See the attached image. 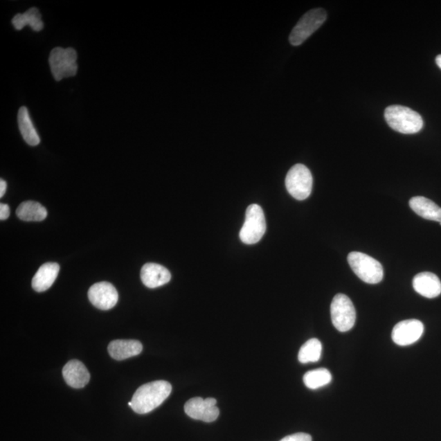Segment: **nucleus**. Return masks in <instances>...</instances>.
<instances>
[{
	"instance_id": "obj_23",
	"label": "nucleus",
	"mask_w": 441,
	"mask_h": 441,
	"mask_svg": "<svg viewBox=\"0 0 441 441\" xmlns=\"http://www.w3.org/2000/svg\"><path fill=\"white\" fill-rule=\"evenodd\" d=\"M280 441H312V438L309 434L300 433L285 436Z\"/></svg>"
},
{
	"instance_id": "obj_8",
	"label": "nucleus",
	"mask_w": 441,
	"mask_h": 441,
	"mask_svg": "<svg viewBox=\"0 0 441 441\" xmlns=\"http://www.w3.org/2000/svg\"><path fill=\"white\" fill-rule=\"evenodd\" d=\"M330 312L332 322L339 331L348 332L353 328L357 318L356 309L347 295H336L331 303Z\"/></svg>"
},
{
	"instance_id": "obj_22",
	"label": "nucleus",
	"mask_w": 441,
	"mask_h": 441,
	"mask_svg": "<svg viewBox=\"0 0 441 441\" xmlns=\"http://www.w3.org/2000/svg\"><path fill=\"white\" fill-rule=\"evenodd\" d=\"M332 375L328 370L318 369L309 371L303 377V381L309 389L316 390L331 383Z\"/></svg>"
},
{
	"instance_id": "obj_27",
	"label": "nucleus",
	"mask_w": 441,
	"mask_h": 441,
	"mask_svg": "<svg viewBox=\"0 0 441 441\" xmlns=\"http://www.w3.org/2000/svg\"><path fill=\"white\" fill-rule=\"evenodd\" d=\"M440 226H441V222H440Z\"/></svg>"
},
{
	"instance_id": "obj_26",
	"label": "nucleus",
	"mask_w": 441,
	"mask_h": 441,
	"mask_svg": "<svg viewBox=\"0 0 441 441\" xmlns=\"http://www.w3.org/2000/svg\"><path fill=\"white\" fill-rule=\"evenodd\" d=\"M435 62L436 64H438V66L441 69V54L440 55H438V57H436L435 58Z\"/></svg>"
},
{
	"instance_id": "obj_25",
	"label": "nucleus",
	"mask_w": 441,
	"mask_h": 441,
	"mask_svg": "<svg viewBox=\"0 0 441 441\" xmlns=\"http://www.w3.org/2000/svg\"><path fill=\"white\" fill-rule=\"evenodd\" d=\"M7 183L6 181L1 179L0 180V197H3L6 192Z\"/></svg>"
},
{
	"instance_id": "obj_16",
	"label": "nucleus",
	"mask_w": 441,
	"mask_h": 441,
	"mask_svg": "<svg viewBox=\"0 0 441 441\" xmlns=\"http://www.w3.org/2000/svg\"><path fill=\"white\" fill-rule=\"evenodd\" d=\"M60 266L55 262H48L41 266L33 279V288L36 292H44L51 288L55 282Z\"/></svg>"
},
{
	"instance_id": "obj_24",
	"label": "nucleus",
	"mask_w": 441,
	"mask_h": 441,
	"mask_svg": "<svg viewBox=\"0 0 441 441\" xmlns=\"http://www.w3.org/2000/svg\"><path fill=\"white\" fill-rule=\"evenodd\" d=\"M10 215V209L6 204H0V219L2 221L8 219Z\"/></svg>"
},
{
	"instance_id": "obj_2",
	"label": "nucleus",
	"mask_w": 441,
	"mask_h": 441,
	"mask_svg": "<svg viewBox=\"0 0 441 441\" xmlns=\"http://www.w3.org/2000/svg\"><path fill=\"white\" fill-rule=\"evenodd\" d=\"M385 119L393 130L404 134H413L424 127V120L411 108L394 105L385 110Z\"/></svg>"
},
{
	"instance_id": "obj_12",
	"label": "nucleus",
	"mask_w": 441,
	"mask_h": 441,
	"mask_svg": "<svg viewBox=\"0 0 441 441\" xmlns=\"http://www.w3.org/2000/svg\"><path fill=\"white\" fill-rule=\"evenodd\" d=\"M141 279L147 288L154 289L169 283L171 274L165 267L156 263H147L141 270Z\"/></svg>"
},
{
	"instance_id": "obj_7",
	"label": "nucleus",
	"mask_w": 441,
	"mask_h": 441,
	"mask_svg": "<svg viewBox=\"0 0 441 441\" xmlns=\"http://www.w3.org/2000/svg\"><path fill=\"white\" fill-rule=\"evenodd\" d=\"M325 9L315 8L307 12L298 22L289 35V42L294 46H298L304 41L320 28L326 21Z\"/></svg>"
},
{
	"instance_id": "obj_9",
	"label": "nucleus",
	"mask_w": 441,
	"mask_h": 441,
	"mask_svg": "<svg viewBox=\"0 0 441 441\" xmlns=\"http://www.w3.org/2000/svg\"><path fill=\"white\" fill-rule=\"evenodd\" d=\"M216 404L217 401L215 398L195 397L186 403L185 413L195 420L206 422H215L220 413Z\"/></svg>"
},
{
	"instance_id": "obj_10",
	"label": "nucleus",
	"mask_w": 441,
	"mask_h": 441,
	"mask_svg": "<svg viewBox=\"0 0 441 441\" xmlns=\"http://www.w3.org/2000/svg\"><path fill=\"white\" fill-rule=\"evenodd\" d=\"M88 296L91 303L102 311L110 310L119 299L116 289L108 282H100L91 286Z\"/></svg>"
},
{
	"instance_id": "obj_19",
	"label": "nucleus",
	"mask_w": 441,
	"mask_h": 441,
	"mask_svg": "<svg viewBox=\"0 0 441 441\" xmlns=\"http://www.w3.org/2000/svg\"><path fill=\"white\" fill-rule=\"evenodd\" d=\"M12 24L17 30L24 29L26 26H30L35 31L44 29L42 17L37 8H31L24 13H18L12 18Z\"/></svg>"
},
{
	"instance_id": "obj_15",
	"label": "nucleus",
	"mask_w": 441,
	"mask_h": 441,
	"mask_svg": "<svg viewBox=\"0 0 441 441\" xmlns=\"http://www.w3.org/2000/svg\"><path fill=\"white\" fill-rule=\"evenodd\" d=\"M143 352V344L136 340H115L108 345V352L116 361L138 356Z\"/></svg>"
},
{
	"instance_id": "obj_6",
	"label": "nucleus",
	"mask_w": 441,
	"mask_h": 441,
	"mask_svg": "<svg viewBox=\"0 0 441 441\" xmlns=\"http://www.w3.org/2000/svg\"><path fill=\"white\" fill-rule=\"evenodd\" d=\"M289 193L298 201H304L310 197L313 186L312 172L305 165L298 163L289 170L285 179Z\"/></svg>"
},
{
	"instance_id": "obj_18",
	"label": "nucleus",
	"mask_w": 441,
	"mask_h": 441,
	"mask_svg": "<svg viewBox=\"0 0 441 441\" xmlns=\"http://www.w3.org/2000/svg\"><path fill=\"white\" fill-rule=\"evenodd\" d=\"M18 126L22 138L31 147H35L40 143V138L30 116L28 109L22 107L19 109L17 116Z\"/></svg>"
},
{
	"instance_id": "obj_13",
	"label": "nucleus",
	"mask_w": 441,
	"mask_h": 441,
	"mask_svg": "<svg viewBox=\"0 0 441 441\" xmlns=\"http://www.w3.org/2000/svg\"><path fill=\"white\" fill-rule=\"evenodd\" d=\"M62 375L66 383L73 388H83L90 380L89 372L83 363L72 360L63 368Z\"/></svg>"
},
{
	"instance_id": "obj_20",
	"label": "nucleus",
	"mask_w": 441,
	"mask_h": 441,
	"mask_svg": "<svg viewBox=\"0 0 441 441\" xmlns=\"http://www.w3.org/2000/svg\"><path fill=\"white\" fill-rule=\"evenodd\" d=\"M17 215L22 221L41 222L48 216V212L42 204L35 201L21 203L17 209Z\"/></svg>"
},
{
	"instance_id": "obj_21",
	"label": "nucleus",
	"mask_w": 441,
	"mask_h": 441,
	"mask_svg": "<svg viewBox=\"0 0 441 441\" xmlns=\"http://www.w3.org/2000/svg\"><path fill=\"white\" fill-rule=\"evenodd\" d=\"M322 352V344L319 340L312 339L303 345L298 353V361L302 363L317 362Z\"/></svg>"
},
{
	"instance_id": "obj_17",
	"label": "nucleus",
	"mask_w": 441,
	"mask_h": 441,
	"mask_svg": "<svg viewBox=\"0 0 441 441\" xmlns=\"http://www.w3.org/2000/svg\"><path fill=\"white\" fill-rule=\"evenodd\" d=\"M409 206L418 216L426 220L441 222V208L431 199L422 197H413L409 201Z\"/></svg>"
},
{
	"instance_id": "obj_5",
	"label": "nucleus",
	"mask_w": 441,
	"mask_h": 441,
	"mask_svg": "<svg viewBox=\"0 0 441 441\" xmlns=\"http://www.w3.org/2000/svg\"><path fill=\"white\" fill-rule=\"evenodd\" d=\"M49 65L57 81L75 76L78 71L77 53L74 48L57 47L52 50L49 56Z\"/></svg>"
},
{
	"instance_id": "obj_14",
	"label": "nucleus",
	"mask_w": 441,
	"mask_h": 441,
	"mask_svg": "<svg viewBox=\"0 0 441 441\" xmlns=\"http://www.w3.org/2000/svg\"><path fill=\"white\" fill-rule=\"evenodd\" d=\"M413 289L417 294L427 298H435L441 294L439 277L431 272H421L413 280Z\"/></svg>"
},
{
	"instance_id": "obj_4",
	"label": "nucleus",
	"mask_w": 441,
	"mask_h": 441,
	"mask_svg": "<svg viewBox=\"0 0 441 441\" xmlns=\"http://www.w3.org/2000/svg\"><path fill=\"white\" fill-rule=\"evenodd\" d=\"M267 224L264 212L258 204H251L245 213L244 224L240 231V238L243 243L254 244L264 235Z\"/></svg>"
},
{
	"instance_id": "obj_1",
	"label": "nucleus",
	"mask_w": 441,
	"mask_h": 441,
	"mask_svg": "<svg viewBox=\"0 0 441 441\" xmlns=\"http://www.w3.org/2000/svg\"><path fill=\"white\" fill-rule=\"evenodd\" d=\"M172 385L167 381H154L141 386L132 399V408L139 415L154 411L170 397Z\"/></svg>"
},
{
	"instance_id": "obj_11",
	"label": "nucleus",
	"mask_w": 441,
	"mask_h": 441,
	"mask_svg": "<svg viewBox=\"0 0 441 441\" xmlns=\"http://www.w3.org/2000/svg\"><path fill=\"white\" fill-rule=\"evenodd\" d=\"M424 332V325L420 321L407 320L395 325L392 337L395 344L404 347L417 342Z\"/></svg>"
},
{
	"instance_id": "obj_3",
	"label": "nucleus",
	"mask_w": 441,
	"mask_h": 441,
	"mask_svg": "<svg viewBox=\"0 0 441 441\" xmlns=\"http://www.w3.org/2000/svg\"><path fill=\"white\" fill-rule=\"evenodd\" d=\"M350 267L359 278L367 284L375 285L384 279V267L376 259L360 252L349 253Z\"/></svg>"
}]
</instances>
